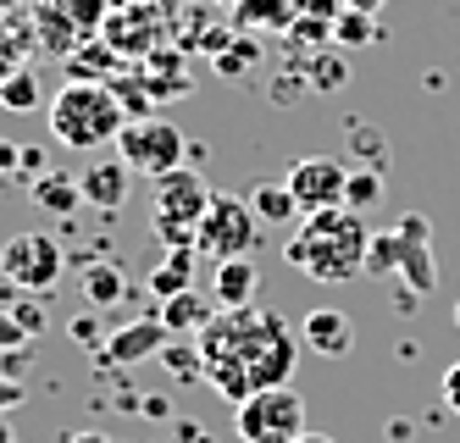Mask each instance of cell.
Masks as SVG:
<instances>
[{"instance_id":"6da1fadb","label":"cell","mask_w":460,"mask_h":443,"mask_svg":"<svg viewBox=\"0 0 460 443\" xmlns=\"http://www.w3.org/2000/svg\"><path fill=\"white\" fill-rule=\"evenodd\" d=\"M294 332L278 311H227L211 316L206 327V344H200V366L211 388L227 404H244L255 388H288V371H294Z\"/></svg>"},{"instance_id":"7a4b0ae2","label":"cell","mask_w":460,"mask_h":443,"mask_svg":"<svg viewBox=\"0 0 460 443\" xmlns=\"http://www.w3.org/2000/svg\"><path fill=\"white\" fill-rule=\"evenodd\" d=\"M283 255L311 283H355V278H367L372 227L349 206H327V211H311L300 227H294Z\"/></svg>"},{"instance_id":"3957f363","label":"cell","mask_w":460,"mask_h":443,"mask_svg":"<svg viewBox=\"0 0 460 443\" xmlns=\"http://www.w3.org/2000/svg\"><path fill=\"white\" fill-rule=\"evenodd\" d=\"M45 117H50L56 145H67V150H101V145H117V133L128 122V106H122L106 84L73 78V84L56 89V100H50Z\"/></svg>"},{"instance_id":"277c9868","label":"cell","mask_w":460,"mask_h":443,"mask_svg":"<svg viewBox=\"0 0 460 443\" xmlns=\"http://www.w3.org/2000/svg\"><path fill=\"white\" fill-rule=\"evenodd\" d=\"M388 271H400L416 294H433V283H438V271H433V227H427L421 211L400 217L388 233H372L367 278H388Z\"/></svg>"},{"instance_id":"5b68a950","label":"cell","mask_w":460,"mask_h":443,"mask_svg":"<svg viewBox=\"0 0 460 443\" xmlns=\"http://www.w3.org/2000/svg\"><path fill=\"white\" fill-rule=\"evenodd\" d=\"M211 206V189L200 173H189V166H178V173L155 178V233L167 250H194V227H200Z\"/></svg>"},{"instance_id":"8992f818","label":"cell","mask_w":460,"mask_h":443,"mask_svg":"<svg viewBox=\"0 0 460 443\" xmlns=\"http://www.w3.org/2000/svg\"><path fill=\"white\" fill-rule=\"evenodd\" d=\"M255 244H261V217L250 211V199L211 194L200 227H194V250L211 261H239V255H255Z\"/></svg>"},{"instance_id":"52a82bcc","label":"cell","mask_w":460,"mask_h":443,"mask_svg":"<svg viewBox=\"0 0 460 443\" xmlns=\"http://www.w3.org/2000/svg\"><path fill=\"white\" fill-rule=\"evenodd\" d=\"M234 432L244 443H294L305 432V399L294 388H255L234 404Z\"/></svg>"},{"instance_id":"ba28073f","label":"cell","mask_w":460,"mask_h":443,"mask_svg":"<svg viewBox=\"0 0 460 443\" xmlns=\"http://www.w3.org/2000/svg\"><path fill=\"white\" fill-rule=\"evenodd\" d=\"M117 155L145 178H167L183 166V133L161 117H128L117 133Z\"/></svg>"},{"instance_id":"9c48e42d","label":"cell","mask_w":460,"mask_h":443,"mask_svg":"<svg viewBox=\"0 0 460 443\" xmlns=\"http://www.w3.org/2000/svg\"><path fill=\"white\" fill-rule=\"evenodd\" d=\"M0 271L22 294H50L61 283V271H67V255H61V244L50 233H12L0 244Z\"/></svg>"},{"instance_id":"30bf717a","label":"cell","mask_w":460,"mask_h":443,"mask_svg":"<svg viewBox=\"0 0 460 443\" xmlns=\"http://www.w3.org/2000/svg\"><path fill=\"white\" fill-rule=\"evenodd\" d=\"M294 206H300L305 217L311 211H327V206H344V189H349V166L333 161V155H300L283 173Z\"/></svg>"},{"instance_id":"8fae6325","label":"cell","mask_w":460,"mask_h":443,"mask_svg":"<svg viewBox=\"0 0 460 443\" xmlns=\"http://www.w3.org/2000/svg\"><path fill=\"white\" fill-rule=\"evenodd\" d=\"M172 344V327L161 322V316H139V322H128L106 338V355L94 350V360H106V366H139V360H161V350Z\"/></svg>"},{"instance_id":"7c38bea8","label":"cell","mask_w":460,"mask_h":443,"mask_svg":"<svg viewBox=\"0 0 460 443\" xmlns=\"http://www.w3.org/2000/svg\"><path fill=\"white\" fill-rule=\"evenodd\" d=\"M78 189H84L89 206H101V211H122V206H128V194H134V166H128L122 155L94 161L89 173H78Z\"/></svg>"},{"instance_id":"4fadbf2b","label":"cell","mask_w":460,"mask_h":443,"mask_svg":"<svg viewBox=\"0 0 460 443\" xmlns=\"http://www.w3.org/2000/svg\"><path fill=\"white\" fill-rule=\"evenodd\" d=\"M300 338H305V344H311L316 355L344 360V355L355 350V322H349L344 311H333V305H322V311H311V316H305Z\"/></svg>"},{"instance_id":"5bb4252c","label":"cell","mask_w":460,"mask_h":443,"mask_svg":"<svg viewBox=\"0 0 460 443\" xmlns=\"http://www.w3.org/2000/svg\"><path fill=\"white\" fill-rule=\"evenodd\" d=\"M255 288H261V271H255V261H250V255H239V261H217L211 294H217L222 311H244V305L255 299Z\"/></svg>"},{"instance_id":"9a60e30c","label":"cell","mask_w":460,"mask_h":443,"mask_svg":"<svg viewBox=\"0 0 460 443\" xmlns=\"http://www.w3.org/2000/svg\"><path fill=\"white\" fill-rule=\"evenodd\" d=\"M28 199H34L40 211H56V217H73L84 206V189L73 173H40V178H28Z\"/></svg>"},{"instance_id":"2e32d148","label":"cell","mask_w":460,"mask_h":443,"mask_svg":"<svg viewBox=\"0 0 460 443\" xmlns=\"http://www.w3.org/2000/svg\"><path fill=\"white\" fill-rule=\"evenodd\" d=\"M194 288V250H167L161 271L150 278V294L155 299H172V294H189Z\"/></svg>"},{"instance_id":"e0dca14e","label":"cell","mask_w":460,"mask_h":443,"mask_svg":"<svg viewBox=\"0 0 460 443\" xmlns=\"http://www.w3.org/2000/svg\"><path fill=\"white\" fill-rule=\"evenodd\" d=\"M0 106L17 111V117L45 106V89H40V73H34V66H17V73H6V84H0Z\"/></svg>"},{"instance_id":"ac0fdd59","label":"cell","mask_w":460,"mask_h":443,"mask_svg":"<svg viewBox=\"0 0 460 443\" xmlns=\"http://www.w3.org/2000/svg\"><path fill=\"white\" fill-rule=\"evenodd\" d=\"M250 211H255L261 222H300V217H305L300 206H294L288 183H255V194H250Z\"/></svg>"},{"instance_id":"d6986e66","label":"cell","mask_w":460,"mask_h":443,"mask_svg":"<svg viewBox=\"0 0 460 443\" xmlns=\"http://www.w3.org/2000/svg\"><path fill=\"white\" fill-rule=\"evenodd\" d=\"M161 322H167L172 332H189V327H211V311H206V299L200 294H172V299H161V311H155Z\"/></svg>"},{"instance_id":"ffe728a7","label":"cell","mask_w":460,"mask_h":443,"mask_svg":"<svg viewBox=\"0 0 460 443\" xmlns=\"http://www.w3.org/2000/svg\"><path fill=\"white\" fill-rule=\"evenodd\" d=\"M84 299L89 305H101V311H111V305L122 299V271L106 261V266H89L84 271Z\"/></svg>"},{"instance_id":"44dd1931","label":"cell","mask_w":460,"mask_h":443,"mask_svg":"<svg viewBox=\"0 0 460 443\" xmlns=\"http://www.w3.org/2000/svg\"><path fill=\"white\" fill-rule=\"evenodd\" d=\"M383 199V173H349V189H344V206L349 211H367Z\"/></svg>"},{"instance_id":"7402d4cb","label":"cell","mask_w":460,"mask_h":443,"mask_svg":"<svg viewBox=\"0 0 460 443\" xmlns=\"http://www.w3.org/2000/svg\"><path fill=\"white\" fill-rule=\"evenodd\" d=\"M333 40H339L344 50L367 45V40H372V17H367V12H339V22H333Z\"/></svg>"},{"instance_id":"603a6c76","label":"cell","mask_w":460,"mask_h":443,"mask_svg":"<svg viewBox=\"0 0 460 443\" xmlns=\"http://www.w3.org/2000/svg\"><path fill=\"white\" fill-rule=\"evenodd\" d=\"M161 360H167V371H178V377L206 371V366H200V350H183V344H167V350H161Z\"/></svg>"},{"instance_id":"cb8c5ba5","label":"cell","mask_w":460,"mask_h":443,"mask_svg":"<svg viewBox=\"0 0 460 443\" xmlns=\"http://www.w3.org/2000/svg\"><path fill=\"white\" fill-rule=\"evenodd\" d=\"M12 350H28V332L12 311H0V355H12Z\"/></svg>"},{"instance_id":"d4e9b609","label":"cell","mask_w":460,"mask_h":443,"mask_svg":"<svg viewBox=\"0 0 460 443\" xmlns=\"http://www.w3.org/2000/svg\"><path fill=\"white\" fill-rule=\"evenodd\" d=\"M12 316L22 322V332H28V338L45 332V311H40V299H17V305H12Z\"/></svg>"},{"instance_id":"484cf974","label":"cell","mask_w":460,"mask_h":443,"mask_svg":"<svg viewBox=\"0 0 460 443\" xmlns=\"http://www.w3.org/2000/svg\"><path fill=\"white\" fill-rule=\"evenodd\" d=\"M22 399H28L22 394V377H6V371H0V416H12Z\"/></svg>"},{"instance_id":"4316f807","label":"cell","mask_w":460,"mask_h":443,"mask_svg":"<svg viewBox=\"0 0 460 443\" xmlns=\"http://www.w3.org/2000/svg\"><path fill=\"white\" fill-rule=\"evenodd\" d=\"M12 178H22V150L12 139H0V183H12Z\"/></svg>"},{"instance_id":"83f0119b","label":"cell","mask_w":460,"mask_h":443,"mask_svg":"<svg viewBox=\"0 0 460 443\" xmlns=\"http://www.w3.org/2000/svg\"><path fill=\"white\" fill-rule=\"evenodd\" d=\"M438 394H444V411H455L460 416V360L444 371V383H438Z\"/></svg>"},{"instance_id":"f1b7e54d","label":"cell","mask_w":460,"mask_h":443,"mask_svg":"<svg viewBox=\"0 0 460 443\" xmlns=\"http://www.w3.org/2000/svg\"><path fill=\"white\" fill-rule=\"evenodd\" d=\"M67 332L78 338V344H84V350H94V332H101V327H94V311H84V316H73V322H67Z\"/></svg>"},{"instance_id":"f546056e","label":"cell","mask_w":460,"mask_h":443,"mask_svg":"<svg viewBox=\"0 0 460 443\" xmlns=\"http://www.w3.org/2000/svg\"><path fill=\"white\" fill-rule=\"evenodd\" d=\"M316 84H344V66L339 61H316Z\"/></svg>"},{"instance_id":"4dcf8cb0","label":"cell","mask_w":460,"mask_h":443,"mask_svg":"<svg viewBox=\"0 0 460 443\" xmlns=\"http://www.w3.org/2000/svg\"><path fill=\"white\" fill-rule=\"evenodd\" d=\"M339 6H344V12H367V17H372V12L383 6V0H339Z\"/></svg>"},{"instance_id":"1f68e13d","label":"cell","mask_w":460,"mask_h":443,"mask_svg":"<svg viewBox=\"0 0 460 443\" xmlns=\"http://www.w3.org/2000/svg\"><path fill=\"white\" fill-rule=\"evenodd\" d=\"M67 443H111L106 432H67Z\"/></svg>"},{"instance_id":"d6a6232c","label":"cell","mask_w":460,"mask_h":443,"mask_svg":"<svg viewBox=\"0 0 460 443\" xmlns=\"http://www.w3.org/2000/svg\"><path fill=\"white\" fill-rule=\"evenodd\" d=\"M294 443H339V438H327V432H311V427H305V432L294 438Z\"/></svg>"},{"instance_id":"836d02e7","label":"cell","mask_w":460,"mask_h":443,"mask_svg":"<svg viewBox=\"0 0 460 443\" xmlns=\"http://www.w3.org/2000/svg\"><path fill=\"white\" fill-rule=\"evenodd\" d=\"M0 443H17V438H12V421H6V416H0Z\"/></svg>"},{"instance_id":"e575fe53","label":"cell","mask_w":460,"mask_h":443,"mask_svg":"<svg viewBox=\"0 0 460 443\" xmlns=\"http://www.w3.org/2000/svg\"><path fill=\"white\" fill-rule=\"evenodd\" d=\"M455 327H460V299H455Z\"/></svg>"},{"instance_id":"d590c367","label":"cell","mask_w":460,"mask_h":443,"mask_svg":"<svg viewBox=\"0 0 460 443\" xmlns=\"http://www.w3.org/2000/svg\"><path fill=\"white\" fill-rule=\"evenodd\" d=\"M17 443H22V438H17Z\"/></svg>"}]
</instances>
